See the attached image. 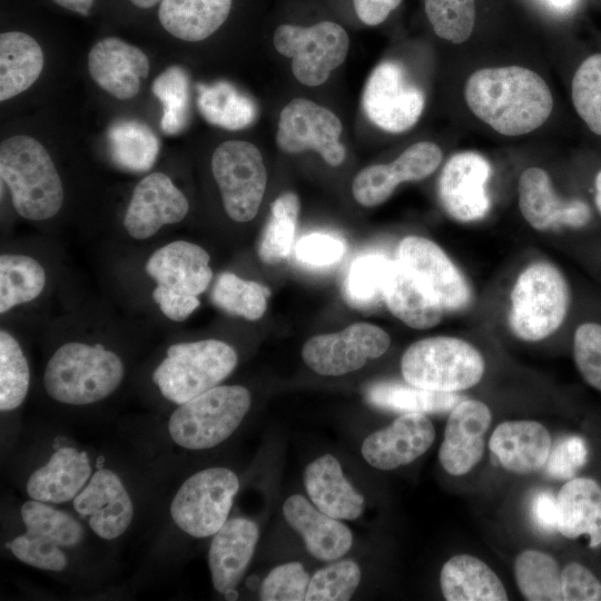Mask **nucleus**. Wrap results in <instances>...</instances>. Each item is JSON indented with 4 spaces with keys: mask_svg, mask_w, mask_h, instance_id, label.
<instances>
[{
    "mask_svg": "<svg viewBox=\"0 0 601 601\" xmlns=\"http://www.w3.org/2000/svg\"><path fill=\"white\" fill-rule=\"evenodd\" d=\"M226 598L229 600H234L238 597V593L235 589H231L225 593Z\"/></svg>",
    "mask_w": 601,
    "mask_h": 601,
    "instance_id": "69168bd1",
    "label": "nucleus"
},
{
    "mask_svg": "<svg viewBox=\"0 0 601 601\" xmlns=\"http://www.w3.org/2000/svg\"><path fill=\"white\" fill-rule=\"evenodd\" d=\"M571 101L585 127L601 138V51L588 55L575 68Z\"/></svg>",
    "mask_w": 601,
    "mask_h": 601,
    "instance_id": "a19ab883",
    "label": "nucleus"
},
{
    "mask_svg": "<svg viewBox=\"0 0 601 601\" xmlns=\"http://www.w3.org/2000/svg\"><path fill=\"white\" fill-rule=\"evenodd\" d=\"M91 473L85 452L60 447L50 460L36 470L28 480L27 492L33 500L62 503L80 492Z\"/></svg>",
    "mask_w": 601,
    "mask_h": 601,
    "instance_id": "bb28decb",
    "label": "nucleus"
},
{
    "mask_svg": "<svg viewBox=\"0 0 601 601\" xmlns=\"http://www.w3.org/2000/svg\"><path fill=\"white\" fill-rule=\"evenodd\" d=\"M8 546L20 561L35 568L61 571L67 565V556L61 546L42 535L26 532L13 539Z\"/></svg>",
    "mask_w": 601,
    "mask_h": 601,
    "instance_id": "3c124183",
    "label": "nucleus"
},
{
    "mask_svg": "<svg viewBox=\"0 0 601 601\" xmlns=\"http://www.w3.org/2000/svg\"><path fill=\"white\" fill-rule=\"evenodd\" d=\"M46 285L41 264L27 255L0 256V313L37 298Z\"/></svg>",
    "mask_w": 601,
    "mask_h": 601,
    "instance_id": "72a5a7b5",
    "label": "nucleus"
},
{
    "mask_svg": "<svg viewBox=\"0 0 601 601\" xmlns=\"http://www.w3.org/2000/svg\"><path fill=\"white\" fill-rule=\"evenodd\" d=\"M558 530L569 539L589 535L590 546L601 544V486L592 479L568 481L558 499Z\"/></svg>",
    "mask_w": 601,
    "mask_h": 601,
    "instance_id": "cd10ccee",
    "label": "nucleus"
},
{
    "mask_svg": "<svg viewBox=\"0 0 601 601\" xmlns=\"http://www.w3.org/2000/svg\"><path fill=\"white\" fill-rule=\"evenodd\" d=\"M490 424V408L480 401L462 400L450 411L439 451V460L447 473L462 475L479 463Z\"/></svg>",
    "mask_w": 601,
    "mask_h": 601,
    "instance_id": "6ab92c4d",
    "label": "nucleus"
},
{
    "mask_svg": "<svg viewBox=\"0 0 601 601\" xmlns=\"http://www.w3.org/2000/svg\"><path fill=\"white\" fill-rule=\"evenodd\" d=\"M237 362L236 351L223 341L178 343L167 349L152 378L167 400L183 404L217 386Z\"/></svg>",
    "mask_w": 601,
    "mask_h": 601,
    "instance_id": "0eeeda50",
    "label": "nucleus"
},
{
    "mask_svg": "<svg viewBox=\"0 0 601 601\" xmlns=\"http://www.w3.org/2000/svg\"><path fill=\"white\" fill-rule=\"evenodd\" d=\"M571 304V288L562 272L548 262L532 263L512 288L510 328L525 342L544 339L562 326Z\"/></svg>",
    "mask_w": 601,
    "mask_h": 601,
    "instance_id": "20e7f679",
    "label": "nucleus"
},
{
    "mask_svg": "<svg viewBox=\"0 0 601 601\" xmlns=\"http://www.w3.org/2000/svg\"><path fill=\"white\" fill-rule=\"evenodd\" d=\"M76 511L89 516L92 531L102 539L112 540L129 526L134 508L129 494L114 472L97 471L73 499Z\"/></svg>",
    "mask_w": 601,
    "mask_h": 601,
    "instance_id": "aec40b11",
    "label": "nucleus"
},
{
    "mask_svg": "<svg viewBox=\"0 0 601 601\" xmlns=\"http://www.w3.org/2000/svg\"><path fill=\"white\" fill-rule=\"evenodd\" d=\"M345 252L344 242L328 234L314 233L297 242L296 258L311 267H324L338 262Z\"/></svg>",
    "mask_w": 601,
    "mask_h": 601,
    "instance_id": "864d4df0",
    "label": "nucleus"
},
{
    "mask_svg": "<svg viewBox=\"0 0 601 601\" xmlns=\"http://www.w3.org/2000/svg\"><path fill=\"white\" fill-rule=\"evenodd\" d=\"M248 584H249L250 588L256 587L258 584V578L257 577L249 578Z\"/></svg>",
    "mask_w": 601,
    "mask_h": 601,
    "instance_id": "338daca9",
    "label": "nucleus"
},
{
    "mask_svg": "<svg viewBox=\"0 0 601 601\" xmlns=\"http://www.w3.org/2000/svg\"><path fill=\"white\" fill-rule=\"evenodd\" d=\"M209 260L210 256L199 245L175 240L154 252L145 268L157 285L198 296L213 278Z\"/></svg>",
    "mask_w": 601,
    "mask_h": 601,
    "instance_id": "4be33fe9",
    "label": "nucleus"
},
{
    "mask_svg": "<svg viewBox=\"0 0 601 601\" xmlns=\"http://www.w3.org/2000/svg\"><path fill=\"white\" fill-rule=\"evenodd\" d=\"M30 383L27 358L17 339L0 332V410L11 411L24 401Z\"/></svg>",
    "mask_w": 601,
    "mask_h": 601,
    "instance_id": "79ce46f5",
    "label": "nucleus"
},
{
    "mask_svg": "<svg viewBox=\"0 0 601 601\" xmlns=\"http://www.w3.org/2000/svg\"><path fill=\"white\" fill-rule=\"evenodd\" d=\"M198 107L207 121L238 130L250 125L256 116L254 102L228 82L198 86Z\"/></svg>",
    "mask_w": 601,
    "mask_h": 601,
    "instance_id": "f704fd0d",
    "label": "nucleus"
},
{
    "mask_svg": "<svg viewBox=\"0 0 601 601\" xmlns=\"http://www.w3.org/2000/svg\"><path fill=\"white\" fill-rule=\"evenodd\" d=\"M0 176L21 217L46 220L60 210L65 196L61 179L49 152L36 138L17 135L1 141Z\"/></svg>",
    "mask_w": 601,
    "mask_h": 601,
    "instance_id": "f03ea898",
    "label": "nucleus"
},
{
    "mask_svg": "<svg viewBox=\"0 0 601 601\" xmlns=\"http://www.w3.org/2000/svg\"><path fill=\"white\" fill-rule=\"evenodd\" d=\"M299 215V199L294 193L278 196L258 243V256L267 265L286 259L290 253Z\"/></svg>",
    "mask_w": 601,
    "mask_h": 601,
    "instance_id": "c9c22d12",
    "label": "nucleus"
},
{
    "mask_svg": "<svg viewBox=\"0 0 601 601\" xmlns=\"http://www.w3.org/2000/svg\"><path fill=\"white\" fill-rule=\"evenodd\" d=\"M588 450L579 436L563 439L550 453L546 461V473L559 480H569L585 464Z\"/></svg>",
    "mask_w": 601,
    "mask_h": 601,
    "instance_id": "5fc2aeb1",
    "label": "nucleus"
},
{
    "mask_svg": "<svg viewBox=\"0 0 601 601\" xmlns=\"http://www.w3.org/2000/svg\"><path fill=\"white\" fill-rule=\"evenodd\" d=\"M154 95L162 104L161 129L168 135L183 131L189 120V81L179 67H170L155 80Z\"/></svg>",
    "mask_w": 601,
    "mask_h": 601,
    "instance_id": "c03bdc74",
    "label": "nucleus"
},
{
    "mask_svg": "<svg viewBox=\"0 0 601 601\" xmlns=\"http://www.w3.org/2000/svg\"><path fill=\"white\" fill-rule=\"evenodd\" d=\"M211 171L226 214L238 223L252 220L258 213L267 184L258 148L248 141L227 140L215 149Z\"/></svg>",
    "mask_w": 601,
    "mask_h": 601,
    "instance_id": "9d476101",
    "label": "nucleus"
},
{
    "mask_svg": "<svg viewBox=\"0 0 601 601\" xmlns=\"http://www.w3.org/2000/svg\"><path fill=\"white\" fill-rule=\"evenodd\" d=\"M233 0H161L158 19L162 28L185 41L208 38L226 21Z\"/></svg>",
    "mask_w": 601,
    "mask_h": 601,
    "instance_id": "7c9ffc66",
    "label": "nucleus"
},
{
    "mask_svg": "<svg viewBox=\"0 0 601 601\" xmlns=\"http://www.w3.org/2000/svg\"><path fill=\"white\" fill-rule=\"evenodd\" d=\"M491 165L481 154L461 151L444 165L437 185L439 198L453 219L470 223L482 219L491 207L486 184Z\"/></svg>",
    "mask_w": 601,
    "mask_h": 601,
    "instance_id": "dca6fc26",
    "label": "nucleus"
},
{
    "mask_svg": "<svg viewBox=\"0 0 601 601\" xmlns=\"http://www.w3.org/2000/svg\"><path fill=\"white\" fill-rule=\"evenodd\" d=\"M238 487L236 474L226 467L199 471L176 493L170 505L171 518L191 536L213 535L227 522Z\"/></svg>",
    "mask_w": 601,
    "mask_h": 601,
    "instance_id": "1a4fd4ad",
    "label": "nucleus"
},
{
    "mask_svg": "<svg viewBox=\"0 0 601 601\" xmlns=\"http://www.w3.org/2000/svg\"><path fill=\"white\" fill-rule=\"evenodd\" d=\"M88 70L95 82L111 96L127 100L149 72V60L137 47L116 37L99 40L89 51Z\"/></svg>",
    "mask_w": 601,
    "mask_h": 601,
    "instance_id": "412c9836",
    "label": "nucleus"
},
{
    "mask_svg": "<svg viewBox=\"0 0 601 601\" xmlns=\"http://www.w3.org/2000/svg\"><path fill=\"white\" fill-rule=\"evenodd\" d=\"M531 513L535 525L542 531L551 533L558 530V503L550 492L541 491L534 495Z\"/></svg>",
    "mask_w": 601,
    "mask_h": 601,
    "instance_id": "13d9d810",
    "label": "nucleus"
},
{
    "mask_svg": "<svg viewBox=\"0 0 601 601\" xmlns=\"http://www.w3.org/2000/svg\"><path fill=\"white\" fill-rule=\"evenodd\" d=\"M561 591L565 601H601V583L584 565L571 562L561 571Z\"/></svg>",
    "mask_w": 601,
    "mask_h": 601,
    "instance_id": "6e6d98bb",
    "label": "nucleus"
},
{
    "mask_svg": "<svg viewBox=\"0 0 601 601\" xmlns=\"http://www.w3.org/2000/svg\"><path fill=\"white\" fill-rule=\"evenodd\" d=\"M396 260L445 312H457L469 306L472 295L465 277L434 242L421 236H406L397 247Z\"/></svg>",
    "mask_w": 601,
    "mask_h": 601,
    "instance_id": "4468645a",
    "label": "nucleus"
},
{
    "mask_svg": "<svg viewBox=\"0 0 601 601\" xmlns=\"http://www.w3.org/2000/svg\"><path fill=\"white\" fill-rule=\"evenodd\" d=\"M514 575L522 595L530 601H562L561 572L549 554L525 550L514 562Z\"/></svg>",
    "mask_w": 601,
    "mask_h": 601,
    "instance_id": "4c0bfd02",
    "label": "nucleus"
},
{
    "mask_svg": "<svg viewBox=\"0 0 601 601\" xmlns=\"http://www.w3.org/2000/svg\"><path fill=\"white\" fill-rule=\"evenodd\" d=\"M58 6L77 12L81 16H88L95 0H52Z\"/></svg>",
    "mask_w": 601,
    "mask_h": 601,
    "instance_id": "680f3d73",
    "label": "nucleus"
},
{
    "mask_svg": "<svg viewBox=\"0 0 601 601\" xmlns=\"http://www.w3.org/2000/svg\"><path fill=\"white\" fill-rule=\"evenodd\" d=\"M250 393L240 385L215 386L179 404L168 423L171 439L189 450L214 447L228 439L250 407Z\"/></svg>",
    "mask_w": 601,
    "mask_h": 601,
    "instance_id": "423d86ee",
    "label": "nucleus"
},
{
    "mask_svg": "<svg viewBox=\"0 0 601 601\" xmlns=\"http://www.w3.org/2000/svg\"><path fill=\"white\" fill-rule=\"evenodd\" d=\"M366 401L382 410L398 413H445L462 397L456 393L424 390L410 383L380 381L365 390Z\"/></svg>",
    "mask_w": 601,
    "mask_h": 601,
    "instance_id": "473e14b6",
    "label": "nucleus"
},
{
    "mask_svg": "<svg viewBox=\"0 0 601 601\" xmlns=\"http://www.w3.org/2000/svg\"><path fill=\"white\" fill-rule=\"evenodd\" d=\"M464 99L477 119L509 137L534 131L553 110V97L545 80L521 66L475 70L465 82Z\"/></svg>",
    "mask_w": 601,
    "mask_h": 601,
    "instance_id": "f257e3e1",
    "label": "nucleus"
},
{
    "mask_svg": "<svg viewBox=\"0 0 601 601\" xmlns=\"http://www.w3.org/2000/svg\"><path fill=\"white\" fill-rule=\"evenodd\" d=\"M484 370V359L472 344L450 336L417 341L401 359L405 382L434 392L470 388L481 381Z\"/></svg>",
    "mask_w": 601,
    "mask_h": 601,
    "instance_id": "39448f33",
    "label": "nucleus"
},
{
    "mask_svg": "<svg viewBox=\"0 0 601 601\" xmlns=\"http://www.w3.org/2000/svg\"><path fill=\"white\" fill-rule=\"evenodd\" d=\"M441 589L447 601H505L508 594L494 571L482 560L459 554L442 568Z\"/></svg>",
    "mask_w": 601,
    "mask_h": 601,
    "instance_id": "c756f323",
    "label": "nucleus"
},
{
    "mask_svg": "<svg viewBox=\"0 0 601 601\" xmlns=\"http://www.w3.org/2000/svg\"><path fill=\"white\" fill-rule=\"evenodd\" d=\"M573 358L584 382L601 392V319L585 318L572 337Z\"/></svg>",
    "mask_w": 601,
    "mask_h": 601,
    "instance_id": "de8ad7c7",
    "label": "nucleus"
},
{
    "mask_svg": "<svg viewBox=\"0 0 601 601\" xmlns=\"http://www.w3.org/2000/svg\"><path fill=\"white\" fill-rule=\"evenodd\" d=\"M283 513L288 524L298 532L307 551L322 561H333L343 556L352 545L351 530L302 495L289 496Z\"/></svg>",
    "mask_w": 601,
    "mask_h": 601,
    "instance_id": "393cba45",
    "label": "nucleus"
},
{
    "mask_svg": "<svg viewBox=\"0 0 601 601\" xmlns=\"http://www.w3.org/2000/svg\"><path fill=\"white\" fill-rule=\"evenodd\" d=\"M45 63L39 43L21 31L0 35V100L27 90L39 78Z\"/></svg>",
    "mask_w": 601,
    "mask_h": 601,
    "instance_id": "2f4dec72",
    "label": "nucleus"
},
{
    "mask_svg": "<svg viewBox=\"0 0 601 601\" xmlns=\"http://www.w3.org/2000/svg\"><path fill=\"white\" fill-rule=\"evenodd\" d=\"M189 210L186 196L162 173L144 177L135 187L124 226L135 239H147L162 226L181 221Z\"/></svg>",
    "mask_w": 601,
    "mask_h": 601,
    "instance_id": "f3484780",
    "label": "nucleus"
},
{
    "mask_svg": "<svg viewBox=\"0 0 601 601\" xmlns=\"http://www.w3.org/2000/svg\"><path fill=\"white\" fill-rule=\"evenodd\" d=\"M400 184L391 164L371 165L355 176L352 193L362 206L374 207L386 201Z\"/></svg>",
    "mask_w": 601,
    "mask_h": 601,
    "instance_id": "8fccbe9b",
    "label": "nucleus"
},
{
    "mask_svg": "<svg viewBox=\"0 0 601 601\" xmlns=\"http://www.w3.org/2000/svg\"><path fill=\"white\" fill-rule=\"evenodd\" d=\"M362 107L375 126L400 134L418 121L425 107V96L410 81L400 62L384 60L373 69L365 83Z\"/></svg>",
    "mask_w": 601,
    "mask_h": 601,
    "instance_id": "9b49d317",
    "label": "nucleus"
},
{
    "mask_svg": "<svg viewBox=\"0 0 601 601\" xmlns=\"http://www.w3.org/2000/svg\"><path fill=\"white\" fill-rule=\"evenodd\" d=\"M124 377L120 357L102 345L70 342L50 357L43 375L48 395L63 404L85 405L114 393Z\"/></svg>",
    "mask_w": 601,
    "mask_h": 601,
    "instance_id": "7ed1b4c3",
    "label": "nucleus"
},
{
    "mask_svg": "<svg viewBox=\"0 0 601 601\" xmlns=\"http://www.w3.org/2000/svg\"><path fill=\"white\" fill-rule=\"evenodd\" d=\"M590 193L593 210L601 217V166L593 171Z\"/></svg>",
    "mask_w": 601,
    "mask_h": 601,
    "instance_id": "052dcab7",
    "label": "nucleus"
},
{
    "mask_svg": "<svg viewBox=\"0 0 601 601\" xmlns=\"http://www.w3.org/2000/svg\"><path fill=\"white\" fill-rule=\"evenodd\" d=\"M258 540V528L248 519H233L214 535L208 565L215 589L225 594L244 575Z\"/></svg>",
    "mask_w": 601,
    "mask_h": 601,
    "instance_id": "5701e85b",
    "label": "nucleus"
},
{
    "mask_svg": "<svg viewBox=\"0 0 601 601\" xmlns=\"http://www.w3.org/2000/svg\"><path fill=\"white\" fill-rule=\"evenodd\" d=\"M304 484L313 504L332 518L355 520L363 512V495L345 479L339 462L331 454L306 466Z\"/></svg>",
    "mask_w": 601,
    "mask_h": 601,
    "instance_id": "a878e982",
    "label": "nucleus"
},
{
    "mask_svg": "<svg viewBox=\"0 0 601 601\" xmlns=\"http://www.w3.org/2000/svg\"><path fill=\"white\" fill-rule=\"evenodd\" d=\"M152 298L162 314L171 321L181 322L199 306L197 296L181 294L156 285Z\"/></svg>",
    "mask_w": 601,
    "mask_h": 601,
    "instance_id": "4d7b16f0",
    "label": "nucleus"
},
{
    "mask_svg": "<svg viewBox=\"0 0 601 601\" xmlns=\"http://www.w3.org/2000/svg\"><path fill=\"white\" fill-rule=\"evenodd\" d=\"M311 578L299 562H288L274 568L260 585L263 601L306 600Z\"/></svg>",
    "mask_w": 601,
    "mask_h": 601,
    "instance_id": "09e8293b",
    "label": "nucleus"
},
{
    "mask_svg": "<svg viewBox=\"0 0 601 601\" xmlns=\"http://www.w3.org/2000/svg\"><path fill=\"white\" fill-rule=\"evenodd\" d=\"M402 0H353L358 19L367 26L382 23Z\"/></svg>",
    "mask_w": 601,
    "mask_h": 601,
    "instance_id": "bf43d9fd",
    "label": "nucleus"
},
{
    "mask_svg": "<svg viewBox=\"0 0 601 601\" xmlns=\"http://www.w3.org/2000/svg\"><path fill=\"white\" fill-rule=\"evenodd\" d=\"M361 581V570L351 560L333 563L317 571L309 581L307 601H346Z\"/></svg>",
    "mask_w": 601,
    "mask_h": 601,
    "instance_id": "49530a36",
    "label": "nucleus"
},
{
    "mask_svg": "<svg viewBox=\"0 0 601 601\" xmlns=\"http://www.w3.org/2000/svg\"><path fill=\"white\" fill-rule=\"evenodd\" d=\"M269 295L270 290L266 286L225 272L218 276L210 298L217 307L228 314L257 321L267 308Z\"/></svg>",
    "mask_w": 601,
    "mask_h": 601,
    "instance_id": "58836bf2",
    "label": "nucleus"
},
{
    "mask_svg": "<svg viewBox=\"0 0 601 601\" xmlns=\"http://www.w3.org/2000/svg\"><path fill=\"white\" fill-rule=\"evenodd\" d=\"M519 208L526 223L534 229L565 228L585 231L594 223V210L582 196L560 197L549 174L540 167H529L520 176Z\"/></svg>",
    "mask_w": 601,
    "mask_h": 601,
    "instance_id": "2eb2a0df",
    "label": "nucleus"
},
{
    "mask_svg": "<svg viewBox=\"0 0 601 601\" xmlns=\"http://www.w3.org/2000/svg\"><path fill=\"white\" fill-rule=\"evenodd\" d=\"M27 532L46 536L62 548L77 545L83 538L81 525L69 514L45 502L30 500L21 508Z\"/></svg>",
    "mask_w": 601,
    "mask_h": 601,
    "instance_id": "37998d69",
    "label": "nucleus"
},
{
    "mask_svg": "<svg viewBox=\"0 0 601 601\" xmlns=\"http://www.w3.org/2000/svg\"><path fill=\"white\" fill-rule=\"evenodd\" d=\"M437 37L452 43L466 41L475 24V0H423Z\"/></svg>",
    "mask_w": 601,
    "mask_h": 601,
    "instance_id": "a18cd8bd",
    "label": "nucleus"
},
{
    "mask_svg": "<svg viewBox=\"0 0 601 601\" xmlns=\"http://www.w3.org/2000/svg\"><path fill=\"white\" fill-rule=\"evenodd\" d=\"M489 446L504 469L530 474L546 464L551 436L535 421H506L493 431Z\"/></svg>",
    "mask_w": 601,
    "mask_h": 601,
    "instance_id": "b1692460",
    "label": "nucleus"
},
{
    "mask_svg": "<svg viewBox=\"0 0 601 601\" xmlns=\"http://www.w3.org/2000/svg\"><path fill=\"white\" fill-rule=\"evenodd\" d=\"M110 152L114 161L131 171H146L157 159L159 144L155 134L144 124L122 120L109 130Z\"/></svg>",
    "mask_w": 601,
    "mask_h": 601,
    "instance_id": "e433bc0d",
    "label": "nucleus"
},
{
    "mask_svg": "<svg viewBox=\"0 0 601 601\" xmlns=\"http://www.w3.org/2000/svg\"><path fill=\"white\" fill-rule=\"evenodd\" d=\"M132 4L138 8L147 9L151 8L157 3H160L161 0H129Z\"/></svg>",
    "mask_w": 601,
    "mask_h": 601,
    "instance_id": "e2e57ef3",
    "label": "nucleus"
},
{
    "mask_svg": "<svg viewBox=\"0 0 601 601\" xmlns=\"http://www.w3.org/2000/svg\"><path fill=\"white\" fill-rule=\"evenodd\" d=\"M390 345V335L383 328L356 323L337 333L311 337L303 346L302 357L317 374L339 376L382 356Z\"/></svg>",
    "mask_w": 601,
    "mask_h": 601,
    "instance_id": "ddd939ff",
    "label": "nucleus"
},
{
    "mask_svg": "<svg viewBox=\"0 0 601 601\" xmlns=\"http://www.w3.org/2000/svg\"><path fill=\"white\" fill-rule=\"evenodd\" d=\"M391 260L380 254L358 257L343 284L345 302L354 308L368 309L383 300V288Z\"/></svg>",
    "mask_w": 601,
    "mask_h": 601,
    "instance_id": "ea45409f",
    "label": "nucleus"
},
{
    "mask_svg": "<svg viewBox=\"0 0 601 601\" xmlns=\"http://www.w3.org/2000/svg\"><path fill=\"white\" fill-rule=\"evenodd\" d=\"M553 6L558 8H565L572 3L573 0H549Z\"/></svg>",
    "mask_w": 601,
    "mask_h": 601,
    "instance_id": "0e129e2a",
    "label": "nucleus"
},
{
    "mask_svg": "<svg viewBox=\"0 0 601 601\" xmlns=\"http://www.w3.org/2000/svg\"><path fill=\"white\" fill-rule=\"evenodd\" d=\"M275 49L292 58V71L303 85L324 83L346 59L349 39L343 27L322 21L311 27L279 26L273 37Z\"/></svg>",
    "mask_w": 601,
    "mask_h": 601,
    "instance_id": "6e6552de",
    "label": "nucleus"
},
{
    "mask_svg": "<svg viewBox=\"0 0 601 601\" xmlns=\"http://www.w3.org/2000/svg\"><path fill=\"white\" fill-rule=\"evenodd\" d=\"M342 130L333 111L312 100L295 98L280 111L276 144L288 154L314 150L335 167L346 157V148L339 141Z\"/></svg>",
    "mask_w": 601,
    "mask_h": 601,
    "instance_id": "f8f14e48",
    "label": "nucleus"
},
{
    "mask_svg": "<svg viewBox=\"0 0 601 601\" xmlns=\"http://www.w3.org/2000/svg\"><path fill=\"white\" fill-rule=\"evenodd\" d=\"M434 437L433 424L423 413H403L391 425L368 435L361 451L373 467L394 470L424 454Z\"/></svg>",
    "mask_w": 601,
    "mask_h": 601,
    "instance_id": "a211bd4d",
    "label": "nucleus"
},
{
    "mask_svg": "<svg viewBox=\"0 0 601 601\" xmlns=\"http://www.w3.org/2000/svg\"><path fill=\"white\" fill-rule=\"evenodd\" d=\"M443 158L441 148L431 141L407 147L391 166L400 183L422 180L432 175Z\"/></svg>",
    "mask_w": 601,
    "mask_h": 601,
    "instance_id": "603ef678",
    "label": "nucleus"
},
{
    "mask_svg": "<svg viewBox=\"0 0 601 601\" xmlns=\"http://www.w3.org/2000/svg\"><path fill=\"white\" fill-rule=\"evenodd\" d=\"M383 300L395 317L416 329L437 325L445 312L396 259L387 269Z\"/></svg>",
    "mask_w": 601,
    "mask_h": 601,
    "instance_id": "c85d7f7f",
    "label": "nucleus"
}]
</instances>
